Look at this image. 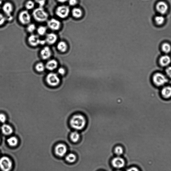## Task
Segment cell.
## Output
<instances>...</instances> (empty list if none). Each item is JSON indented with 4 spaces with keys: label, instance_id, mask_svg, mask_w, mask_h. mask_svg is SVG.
Instances as JSON below:
<instances>
[{
    "label": "cell",
    "instance_id": "1",
    "mask_svg": "<svg viewBox=\"0 0 171 171\" xmlns=\"http://www.w3.org/2000/svg\"><path fill=\"white\" fill-rule=\"evenodd\" d=\"M86 123L85 117L80 114L74 115L70 121L71 126L76 130H82L85 126Z\"/></svg>",
    "mask_w": 171,
    "mask_h": 171
},
{
    "label": "cell",
    "instance_id": "2",
    "mask_svg": "<svg viewBox=\"0 0 171 171\" xmlns=\"http://www.w3.org/2000/svg\"><path fill=\"white\" fill-rule=\"evenodd\" d=\"M33 15L34 19L39 22H43L47 21L48 17V14L43 7H41L36 9L33 11Z\"/></svg>",
    "mask_w": 171,
    "mask_h": 171
},
{
    "label": "cell",
    "instance_id": "3",
    "mask_svg": "<svg viewBox=\"0 0 171 171\" xmlns=\"http://www.w3.org/2000/svg\"><path fill=\"white\" fill-rule=\"evenodd\" d=\"M152 81L157 87L163 86L168 81V79L163 73H155L152 77Z\"/></svg>",
    "mask_w": 171,
    "mask_h": 171
},
{
    "label": "cell",
    "instance_id": "4",
    "mask_svg": "<svg viewBox=\"0 0 171 171\" xmlns=\"http://www.w3.org/2000/svg\"><path fill=\"white\" fill-rule=\"evenodd\" d=\"M12 167V162L9 158L3 156L0 158V168L2 170L10 171Z\"/></svg>",
    "mask_w": 171,
    "mask_h": 171
},
{
    "label": "cell",
    "instance_id": "5",
    "mask_svg": "<svg viewBox=\"0 0 171 171\" xmlns=\"http://www.w3.org/2000/svg\"><path fill=\"white\" fill-rule=\"evenodd\" d=\"M19 20L22 24L29 25L31 21V17L29 12L24 10L21 11L19 15Z\"/></svg>",
    "mask_w": 171,
    "mask_h": 171
},
{
    "label": "cell",
    "instance_id": "6",
    "mask_svg": "<svg viewBox=\"0 0 171 171\" xmlns=\"http://www.w3.org/2000/svg\"><path fill=\"white\" fill-rule=\"evenodd\" d=\"M47 81L49 85L55 87L59 84L60 83V79L56 73H51L47 75Z\"/></svg>",
    "mask_w": 171,
    "mask_h": 171
},
{
    "label": "cell",
    "instance_id": "7",
    "mask_svg": "<svg viewBox=\"0 0 171 171\" xmlns=\"http://www.w3.org/2000/svg\"><path fill=\"white\" fill-rule=\"evenodd\" d=\"M69 13V7L65 5L60 6L56 10L57 15L61 19H64L68 16Z\"/></svg>",
    "mask_w": 171,
    "mask_h": 171
},
{
    "label": "cell",
    "instance_id": "8",
    "mask_svg": "<svg viewBox=\"0 0 171 171\" xmlns=\"http://www.w3.org/2000/svg\"><path fill=\"white\" fill-rule=\"evenodd\" d=\"M3 11L9 18H11V15L13 11V4L9 2L5 3L3 5Z\"/></svg>",
    "mask_w": 171,
    "mask_h": 171
},
{
    "label": "cell",
    "instance_id": "9",
    "mask_svg": "<svg viewBox=\"0 0 171 171\" xmlns=\"http://www.w3.org/2000/svg\"><path fill=\"white\" fill-rule=\"evenodd\" d=\"M67 149L65 145L63 144H57L55 149V154L59 157H63L66 154Z\"/></svg>",
    "mask_w": 171,
    "mask_h": 171
},
{
    "label": "cell",
    "instance_id": "10",
    "mask_svg": "<svg viewBox=\"0 0 171 171\" xmlns=\"http://www.w3.org/2000/svg\"><path fill=\"white\" fill-rule=\"evenodd\" d=\"M47 25L53 31H57L61 27L60 22L57 20L52 19L48 21Z\"/></svg>",
    "mask_w": 171,
    "mask_h": 171
},
{
    "label": "cell",
    "instance_id": "11",
    "mask_svg": "<svg viewBox=\"0 0 171 171\" xmlns=\"http://www.w3.org/2000/svg\"><path fill=\"white\" fill-rule=\"evenodd\" d=\"M112 166L114 168H123L125 165V161L124 159L120 157H116L113 159L112 162Z\"/></svg>",
    "mask_w": 171,
    "mask_h": 171
},
{
    "label": "cell",
    "instance_id": "12",
    "mask_svg": "<svg viewBox=\"0 0 171 171\" xmlns=\"http://www.w3.org/2000/svg\"><path fill=\"white\" fill-rule=\"evenodd\" d=\"M156 8L158 12L163 15L166 13L168 11V6L164 2L161 1L157 3Z\"/></svg>",
    "mask_w": 171,
    "mask_h": 171
},
{
    "label": "cell",
    "instance_id": "13",
    "mask_svg": "<svg viewBox=\"0 0 171 171\" xmlns=\"http://www.w3.org/2000/svg\"><path fill=\"white\" fill-rule=\"evenodd\" d=\"M40 40L38 36L35 35H30L28 39L29 44L33 47H36L39 45Z\"/></svg>",
    "mask_w": 171,
    "mask_h": 171
},
{
    "label": "cell",
    "instance_id": "14",
    "mask_svg": "<svg viewBox=\"0 0 171 171\" xmlns=\"http://www.w3.org/2000/svg\"><path fill=\"white\" fill-rule=\"evenodd\" d=\"M1 128L2 132L5 136H9L13 132L12 127L9 124L4 123L1 127Z\"/></svg>",
    "mask_w": 171,
    "mask_h": 171
},
{
    "label": "cell",
    "instance_id": "15",
    "mask_svg": "<svg viewBox=\"0 0 171 171\" xmlns=\"http://www.w3.org/2000/svg\"><path fill=\"white\" fill-rule=\"evenodd\" d=\"M51 51L50 48L48 47H44L41 51V58L43 59H47L50 57Z\"/></svg>",
    "mask_w": 171,
    "mask_h": 171
},
{
    "label": "cell",
    "instance_id": "16",
    "mask_svg": "<svg viewBox=\"0 0 171 171\" xmlns=\"http://www.w3.org/2000/svg\"><path fill=\"white\" fill-rule=\"evenodd\" d=\"M57 39V35L54 33H51L47 35L45 41L49 45H53L56 42Z\"/></svg>",
    "mask_w": 171,
    "mask_h": 171
},
{
    "label": "cell",
    "instance_id": "17",
    "mask_svg": "<svg viewBox=\"0 0 171 171\" xmlns=\"http://www.w3.org/2000/svg\"><path fill=\"white\" fill-rule=\"evenodd\" d=\"M161 94L163 98L165 99L170 98L171 96V88L168 86L164 87L161 91Z\"/></svg>",
    "mask_w": 171,
    "mask_h": 171
},
{
    "label": "cell",
    "instance_id": "18",
    "mask_svg": "<svg viewBox=\"0 0 171 171\" xmlns=\"http://www.w3.org/2000/svg\"><path fill=\"white\" fill-rule=\"evenodd\" d=\"M58 63L54 59H52L46 63L45 67L49 71L55 70L57 68Z\"/></svg>",
    "mask_w": 171,
    "mask_h": 171
},
{
    "label": "cell",
    "instance_id": "19",
    "mask_svg": "<svg viewBox=\"0 0 171 171\" xmlns=\"http://www.w3.org/2000/svg\"><path fill=\"white\" fill-rule=\"evenodd\" d=\"M171 61L170 57L168 55H164L160 57V64L162 66L166 67L170 64Z\"/></svg>",
    "mask_w": 171,
    "mask_h": 171
},
{
    "label": "cell",
    "instance_id": "20",
    "mask_svg": "<svg viewBox=\"0 0 171 171\" xmlns=\"http://www.w3.org/2000/svg\"><path fill=\"white\" fill-rule=\"evenodd\" d=\"M57 48L58 50L62 53H65L67 49V45L64 41H61L57 45Z\"/></svg>",
    "mask_w": 171,
    "mask_h": 171
},
{
    "label": "cell",
    "instance_id": "21",
    "mask_svg": "<svg viewBox=\"0 0 171 171\" xmlns=\"http://www.w3.org/2000/svg\"><path fill=\"white\" fill-rule=\"evenodd\" d=\"M8 144L11 147L16 146L18 143V140L17 138L15 136H12L7 140Z\"/></svg>",
    "mask_w": 171,
    "mask_h": 171
},
{
    "label": "cell",
    "instance_id": "22",
    "mask_svg": "<svg viewBox=\"0 0 171 171\" xmlns=\"http://www.w3.org/2000/svg\"><path fill=\"white\" fill-rule=\"evenodd\" d=\"M72 15L75 18H79L82 15V11L80 9L75 8L72 11Z\"/></svg>",
    "mask_w": 171,
    "mask_h": 171
},
{
    "label": "cell",
    "instance_id": "23",
    "mask_svg": "<svg viewBox=\"0 0 171 171\" xmlns=\"http://www.w3.org/2000/svg\"><path fill=\"white\" fill-rule=\"evenodd\" d=\"M80 136L78 132H74L71 133L70 138L71 141L73 142H77L79 140Z\"/></svg>",
    "mask_w": 171,
    "mask_h": 171
},
{
    "label": "cell",
    "instance_id": "24",
    "mask_svg": "<svg viewBox=\"0 0 171 171\" xmlns=\"http://www.w3.org/2000/svg\"><path fill=\"white\" fill-rule=\"evenodd\" d=\"M76 156L73 154H69L65 158V160L67 162L69 163H73L76 160Z\"/></svg>",
    "mask_w": 171,
    "mask_h": 171
},
{
    "label": "cell",
    "instance_id": "25",
    "mask_svg": "<svg viewBox=\"0 0 171 171\" xmlns=\"http://www.w3.org/2000/svg\"><path fill=\"white\" fill-rule=\"evenodd\" d=\"M155 21L156 23L158 25L162 24L165 21L164 17L162 15L157 16L155 17Z\"/></svg>",
    "mask_w": 171,
    "mask_h": 171
},
{
    "label": "cell",
    "instance_id": "26",
    "mask_svg": "<svg viewBox=\"0 0 171 171\" xmlns=\"http://www.w3.org/2000/svg\"><path fill=\"white\" fill-rule=\"evenodd\" d=\"M45 66L43 63H39L36 65L35 69L39 72H42L44 71Z\"/></svg>",
    "mask_w": 171,
    "mask_h": 171
},
{
    "label": "cell",
    "instance_id": "27",
    "mask_svg": "<svg viewBox=\"0 0 171 171\" xmlns=\"http://www.w3.org/2000/svg\"><path fill=\"white\" fill-rule=\"evenodd\" d=\"M35 3L32 1H29L25 3V7L27 10L33 9L35 7Z\"/></svg>",
    "mask_w": 171,
    "mask_h": 171
},
{
    "label": "cell",
    "instance_id": "28",
    "mask_svg": "<svg viewBox=\"0 0 171 171\" xmlns=\"http://www.w3.org/2000/svg\"><path fill=\"white\" fill-rule=\"evenodd\" d=\"M162 49L164 53H168L170 51V45L168 43H164L162 45Z\"/></svg>",
    "mask_w": 171,
    "mask_h": 171
},
{
    "label": "cell",
    "instance_id": "29",
    "mask_svg": "<svg viewBox=\"0 0 171 171\" xmlns=\"http://www.w3.org/2000/svg\"><path fill=\"white\" fill-rule=\"evenodd\" d=\"M47 31V28L44 26H40L37 29L38 33L39 35H43L45 34Z\"/></svg>",
    "mask_w": 171,
    "mask_h": 171
},
{
    "label": "cell",
    "instance_id": "30",
    "mask_svg": "<svg viewBox=\"0 0 171 171\" xmlns=\"http://www.w3.org/2000/svg\"><path fill=\"white\" fill-rule=\"evenodd\" d=\"M115 152L118 156L122 155L123 153V150L122 147L119 146L116 147L115 149Z\"/></svg>",
    "mask_w": 171,
    "mask_h": 171
},
{
    "label": "cell",
    "instance_id": "31",
    "mask_svg": "<svg viewBox=\"0 0 171 171\" xmlns=\"http://www.w3.org/2000/svg\"><path fill=\"white\" fill-rule=\"evenodd\" d=\"M36 29L35 25L34 24H30L27 27V31L29 33H33Z\"/></svg>",
    "mask_w": 171,
    "mask_h": 171
},
{
    "label": "cell",
    "instance_id": "32",
    "mask_svg": "<svg viewBox=\"0 0 171 171\" xmlns=\"http://www.w3.org/2000/svg\"><path fill=\"white\" fill-rule=\"evenodd\" d=\"M7 120V117L4 113H0V122L4 124Z\"/></svg>",
    "mask_w": 171,
    "mask_h": 171
},
{
    "label": "cell",
    "instance_id": "33",
    "mask_svg": "<svg viewBox=\"0 0 171 171\" xmlns=\"http://www.w3.org/2000/svg\"><path fill=\"white\" fill-rule=\"evenodd\" d=\"M7 19L5 15L0 12V26H1L5 23Z\"/></svg>",
    "mask_w": 171,
    "mask_h": 171
},
{
    "label": "cell",
    "instance_id": "34",
    "mask_svg": "<svg viewBox=\"0 0 171 171\" xmlns=\"http://www.w3.org/2000/svg\"><path fill=\"white\" fill-rule=\"evenodd\" d=\"M35 2L39 5L40 7H43L45 5V0H35Z\"/></svg>",
    "mask_w": 171,
    "mask_h": 171
},
{
    "label": "cell",
    "instance_id": "35",
    "mask_svg": "<svg viewBox=\"0 0 171 171\" xmlns=\"http://www.w3.org/2000/svg\"><path fill=\"white\" fill-rule=\"evenodd\" d=\"M65 69L63 67H60L58 70V72L59 75H63L65 73Z\"/></svg>",
    "mask_w": 171,
    "mask_h": 171
},
{
    "label": "cell",
    "instance_id": "36",
    "mask_svg": "<svg viewBox=\"0 0 171 171\" xmlns=\"http://www.w3.org/2000/svg\"><path fill=\"white\" fill-rule=\"evenodd\" d=\"M69 5L71 6H74L77 4V0H69Z\"/></svg>",
    "mask_w": 171,
    "mask_h": 171
},
{
    "label": "cell",
    "instance_id": "37",
    "mask_svg": "<svg viewBox=\"0 0 171 171\" xmlns=\"http://www.w3.org/2000/svg\"><path fill=\"white\" fill-rule=\"evenodd\" d=\"M171 69L170 67H168V68L166 69V74L168 75V76L170 77H171Z\"/></svg>",
    "mask_w": 171,
    "mask_h": 171
},
{
    "label": "cell",
    "instance_id": "38",
    "mask_svg": "<svg viewBox=\"0 0 171 171\" xmlns=\"http://www.w3.org/2000/svg\"><path fill=\"white\" fill-rule=\"evenodd\" d=\"M127 171H140L138 168L136 167H132L128 169Z\"/></svg>",
    "mask_w": 171,
    "mask_h": 171
},
{
    "label": "cell",
    "instance_id": "39",
    "mask_svg": "<svg viewBox=\"0 0 171 171\" xmlns=\"http://www.w3.org/2000/svg\"><path fill=\"white\" fill-rule=\"evenodd\" d=\"M45 43H46V41H45V40H41L40 41L39 44L41 45H44Z\"/></svg>",
    "mask_w": 171,
    "mask_h": 171
},
{
    "label": "cell",
    "instance_id": "40",
    "mask_svg": "<svg viewBox=\"0 0 171 171\" xmlns=\"http://www.w3.org/2000/svg\"><path fill=\"white\" fill-rule=\"evenodd\" d=\"M67 1V0H57V1H58L59 2L62 3H65Z\"/></svg>",
    "mask_w": 171,
    "mask_h": 171
},
{
    "label": "cell",
    "instance_id": "41",
    "mask_svg": "<svg viewBox=\"0 0 171 171\" xmlns=\"http://www.w3.org/2000/svg\"></svg>",
    "mask_w": 171,
    "mask_h": 171
}]
</instances>
